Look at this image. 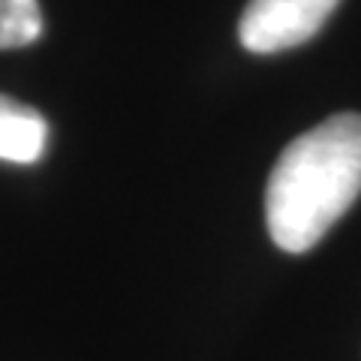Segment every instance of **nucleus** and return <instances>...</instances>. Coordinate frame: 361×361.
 <instances>
[{"mask_svg": "<svg viewBox=\"0 0 361 361\" xmlns=\"http://www.w3.org/2000/svg\"><path fill=\"white\" fill-rule=\"evenodd\" d=\"M361 196V115L343 111L280 154L265 190V223L280 250L304 253Z\"/></svg>", "mask_w": 361, "mask_h": 361, "instance_id": "f257e3e1", "label": "nucleus"}, {"mask_svg": "<svg viewBox=\"0 0 361 361\" xmlns=\"http://www.w3.org/2000/svg\"><path fill=\"white\" fill-rule=\"evenodd\" d=\"M341 0H250L238 39L253 54H274L313 39Z\"/></svg>", "mask_w": 361, "mask_h": 361, "instance_id": "f03ea898", "label": "nucleus"}, {"mask_svg": "<svg viewBox=\"0 0 361 361\" xmlns=\"http://www.w3.org/2000/svg\"><path fill=\"white\" fill-rule=\"evenodd\" d=\"M49 151V121L33 106L0 94V160L33 166Z\"/></svg>", "mask_w": 361, "mask_h": 361, "instance_id": "7ed1b4c3", "label": "nucleus"}, {"mask_svg": "<svg viewBox=\"0 0 361 361\" xmlns=\"http://www.w3.org/2000/svg\"><path fill=\"white\" fill-rule=\"evenodd\" d=\"M39 0H0V49H21L42 37Z\"/></svg>", "mask_w": 361, "mask_h": 361, "instance_id": "20e7f679", "label": "nucleus"}]
</instances>
